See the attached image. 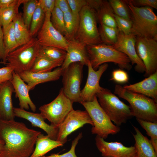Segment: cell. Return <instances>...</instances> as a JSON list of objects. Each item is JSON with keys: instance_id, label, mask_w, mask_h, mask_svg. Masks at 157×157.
<instances>
[{"instance_id": "6da1fadb", "label": "cell", "mask_w": 157, "mask_h": 157, "mask_svg": "<svg viewBox=\"0 0 157 157\" xmlns=\"http://www.w3.org/2000/svg\"><path fill=\"white\" fill-rule=\"evenodd\" d=\"M41 133L23 122L0 119V138L5 142L0 157H30Z\"/></svg>"}, {"instance_id": "7a4b0ae2", "label": "cell", "mask_w": 157, "mask_h": 157, "mask_svg": "<svg viewBox=\"0 0 157 157\" xmlns=\"http://www.w3.org/2000/svg\"><path fill=\"white\" fill-rule=\"evenodd\" d=\"M114 93L129 103L132 115L136 119L157 122V101L145 95L128 90L119 85H115Z\"/></svg>"}, {"instance_id": "3957f363", "label": "cell", "mask_w": 157, "mask_h": 157, "mask_svg": "<svg viewBox=\"0 0 157 157\" xmlns=\"http://www.w3.org/2000/svg\"><path fill=\"white\" fill-rule=\"evenodd\" d=\"M131 14V33L136 37L157 40V16L150 7H137L125 0Z\"/></svg>"}, {"instance_id": "277c9868", "label": "cell", "mask_w": 157, "mask_h": 157, "mask_svg": "<svg viewBox=\"0 0 157 157\" xmlns=\"http://www.w3.org/2000/svg\"><path fill=\"white\" fill-rule=\"evenodd\" d=\"M86 49L89 61L95 70L101 65L110 62L117 64L122 69L130 70L132 68L129 57L115 49L113 45L101 44L87 46Z\"/></svg>"}, {"instance_id": "5b68a950", "label": "cell", "mask_w": 157, "mask_h": 157, "mask_svg": "<svg viewBox=\"0 0 157 157\" xmlns=\"http://www.w3.org/2000/svg\"><path fill=\"white\" fill-rule=\"evenodd\" d=\"M101 108L110 120L119 126L133 116L129 106L121 101L111 91L102 88L96 94Z\"/></svg>"}, {"instance_id": "8992f818", "label": "cell", "mask_w": 157, "mask_h": 157, "mask_svg": "<svg viewBox=\"0 0 157 157\" xmlns=\"http://www.w3.org/2000/svg\"><path fill=\"white\" fill-rule=\"evenodd\" d=\"M41 46L37 38L33 37L28 42L7 55L6 65L13 67L18 74L30 71L39 55Z\"/></svg>"}, {"instance_id": "52a82bcc", "label": "cell", "mask_w": 157, "mask_h": 157, "mask_svg": "<svg viewBox=\"0 0 157 157\" xmlns=\"http://www.w3.org/2000/svg\"><path fill=\"white\" fill-rule=\"evenodd\" d=\"M80 103L85 108L93 122L92 134L105 139L110 134L115 135L119 132L120 127L112 123L101 107L96 95L92 101Z\"/></svg>"}, {"instance_id": "ba28073f", "label": "cell", "mask_w": 157, "mask_h": 157, "mask_svg": "<svg viewBox=\"0 0 157 157\" xmlns=\"http://www.w3.org/2000/svg\"><path fill=\"white\" fill-rule=\"evenodd\" d=\"M80 23L75 39L86 46L102 44L98 28L95 12L88 4L84 6L79 13Z\"/></svg>"}, {"instance_id": "9c48e42d", "label": "cell", "mask_w": 157, "mask_h": 157, "mask_svg": "<svg viewBox=\"0 0 157 157\" xmlns=\"http://www.w3.org/2000/svg\"><path fill=\"white\" fill-rule=\"evenodd\" d=\"M73 103L65 94L63 88L57 97L51 102L40 106V113L51 124L58 127L73 109Z\"/></svg>"}, {"instance_id": "30bf717a", "label": "cell", "mask_w": 157, "mask_h": 157, "mask_svg": "<svg viewBox=\"0 0 157 157\" xmlns=\"http://www.w3.org/2000/svg\"><path fill=\"white\" fill-rule=\"evenodd\" d=\"M84 65L75 62L64 69L62 75L63 92L73 103L80 102V85Z\"/></svg>"}, {"instance_id": "8fae6325", "label": "cell", "mask_w": 157, "mask_h": 157, "mask_svg": "<svg viewBox=\"0 0 157 157\" xmlns=\"http://www.w3.org/2000/svg\"><path fill=\"white\" fill-rule=\"evenodd\" d=\"M135 48L145 67L144 76L147 77L157 71V40L136 37Z\"/></svg>"}, {"instance_id": "7c38bea8", "label": "cell", "mask_w": 157, "mask_h": 157, "mask_svg": "<svg viewBox=\"0 0 157 157\" xmlns=\"http://www.w3.org/2000/svg\"><path fill=\"white\" fill-rule=\"evenodd\" d=\"M86 124H93L88 112L86 111L74 109L67 115L58 127L56 140L65 144L68 135Z\"/></svg>"}, {"instance_id": "4fadbf2b", "label": "cell", "mask_w": 157, "mask_h": 157, "mask_svg": "<svg viewBox=\"0 0 157 157\" xmlns=\"http://www.w3.org/2000/svg\"><path fill=\"white\" fill-rule=\"evenodd\" d=\"M51 13H45L44 22L37 38L42 46L55 47L66 51L68 41L53 26L51 21Z\"/></svg>"}, {"instance_id": "5bb4252c", "label": "cell", "mask_w": 157, "mask_h": 157, "mask_svg": "<svg viewBox=\"0 0 157 157\" xmlns=\"http://www.w3.org/2000/svg\"><path fill=\"white\" fill-rule=\"evenodd\" d=\"M136 37L132 34L126 35L119 31L117 40L114 47L124 53L130 59L132 65L135 64V71L139 73L145 72V67L137 53L135 48Z\"/></svg>"}, {"instance_id": "9a60e30c", "label": "cell", "mask_w": 157, "mask_h": 157, "mask_svg": "<svg viewBox=\"0 0 157 157\" xmlns=\"http://www.w3.org/2000/svg\"><path fill=\"white\" fill-rule=\"evenodd\" d=\"M87 66L88 77L84 88L81 91L79 103L92 101L96 94L101 90L102 87L99 85L100 80L103 73L107 70L108 65L104 63L100 66L96 70L92 68L89 61Z\"/></svg>"}, {"instance_id": "2e32d148", "label": "cell", "mask_w": 157, "mask_h": 157, "mask_svg": "<svg viewBox=\"0 0 157 157\" xmlns=\"http://www.w3.org/2000/svg\"><path fill=\"white\" fill-rule=\"evenodd\" d=\"M95 140L97 147L104 157H135L134 146L128 147L121 142H107L98 135Z\"/></svg>"}, {"instance_id": "e0dca14e", "label": "cell", "mask_w": 157, "mask_h": 157, "mask_svg": "<svg viewBox=\"0 0 157 157\" xmlns=\"http://www.w3.org/2000/svg\"><path fill=\"white\" fill-rule=\"evenodd\" d=\"M14 112L15 117L26 119L33 126L38 127L44 131L50 138L56 140L58 128L46 123L45 122V119L40 113L31 112L17 108H14Z\"/></svg>"}, {"instance_id": "ac0fdd59", "label": "cell", "mask_w": 157, "mask_h": 157, "mask_svg": "<svg viewBox=\"0 0 157 157\" xmlns=\"http://www.w3.org/2000/svg\"><path fill=\"white\" fill-rule=\"evenodd\" d=\"M63 70L60 67L50 72L37 73L29 71L18 74L24 81L27 83L30 91L39 84L58 80L62 76Z\"/></svg>"}, {"instance_id": "d6986e66", "label": "cell", "mask_w": 157, "mask_h": 157, "mask_svg": "<svg viewBox=\"0 0 157 157\" xmlns=\"http://www.w3.org/2000/svg\"><path fill=\"white\" fill-rule=\"evenodd\" d=\"M68 41L66 56L61 67L64 69L71 64L78 62L87 66L89 60L86 46L76 39Z\"/></svg>"}, {"instance_id": "ffe728a7", "label": "cell", "mask_w": 157, "mask_h": 157, "mask_svg": "<svg viewBox=\"0 0 157 157\" xmlns=\"http://www.w3.org/2000/svg\"><path fill=\"white\" fill-rule=\"evenodd\" d=\"M14 89L11 83L8 81L0 85V119L14 120L12 95Z\"/></svg>"}, {"instance_id": "44dd1931", "label": "cell", "mask_w": 157, "mask_h": 157, "mask_svg": "<svg viewBox=\"0 0 157 157\" xmlns=\"http://www.w3.org/2000/svg\"><path fill=\"white\" fill-rule=\"evenodd\" d=\"M87 0L88 4L94 10L97 22L100 24L109 27L117 28L115 14L108 1Z\"/></svg>"}, {"instance_id": "7402d4cb", "label": "cell", "mask_w": 157, "mask_h": 157, "mask_svg": "<svg viewBox=\"0 0 157 157\" xmlns=\"http://www.w3.org/2000/svg\"><path fill=\"white\" fill-rule=\"evenodd\" d=\"M10 81L13 86L15 97L19 99V108L26 110L30 108L33 112H35L36 107L30 97L28 85L14 71L13 73L12 79Z\"/></svg>"}, {"instance_id": "603a6c76", "label": "cell", "mask_w": 157, "mask_h": 157, "mask_svg": "<svg viewBox=\"0 0 157 157\" xmlns=\"http://www.w3.org/2000/svg\"><path fill=\"white\" fill-rule=\"evenodd\" d=\"M123 87L157 101V71L141 81L132 84L126 85Z\"/></svg>"}, {"instance_id": "cb8c5ba5", "label": "cell", "mask_w": 157, "mask_h": 157, "mask_svg": "<svg viewBox=\"0 0 157 157\" xmlns=\"http://www.w3.org/2000/svg\"><path fill=\"white\" fill-rule=\"evenodd\" d=\"M133 127L136 132L135 134H133L135 141V157H157V154L149 140L142 134L138 128Z\"/></svg>"}, {"instance_id": "d4e9b609", "label": "cell", "mask_w": 157, "mask_h": 157, "mask_svg": "<svg viewBox=\"0 0 157 157\" xmlns=\"http://www.w3.org/2000/svg\"><path fill=\"white\" fill-rule=\"evenodd\" d=\"M35 144V148L30 157H42L54 148L63 146L64 144L52 140L47 135L41 133L38 136Z\"/></svg>"}, {"instance_id": "484cf974", "label": "cell", "mask_w": 157, "mask_h": 157, "mask_svg": "<svg viewBox=\"0 0 157 157\" xmlns=\"http://www.w3.org/2000/svg\"><path fill=\"white\" fill-rule=\"evenodd\" d=\"M13 22L15 37L19 46L29 42L33 37L24 22L22 13H19L17 14Z\"/></svg>"}, {"instance_id": "4316f807", "label": "cell", "mask_w": 157, "mask_h": 157, "mask_svg": "<svg viewBox=\"0 0 157 157\" xmlns=\"http://www.w3.org/2000/svg\"><path fill=\"white\" fill-rule=\"evenodd\" d=\"M64 17L65 28L64 36L68 40L75 39L79 26V14L71 11L64 13Z\"/></svg>"}, {"instance_id": "83f0119b", "label": "cell", "mask_w": 157, "mask_h": 157, "mask_svg": "<svg viewBox=\"0 0 157 157\" xmlns=\"http://www.w3.org/2000/svg\"><path fill=\"white\" fill-rule=\"evenodd\" d=\"M25 0H16L8 7L0 8V25L2 29L6 28L13 21L19 13V8Z\"/></svg>"}, {"instance_id": "f1b7e54d", "label": "cell", "mask_w": 157, "mask_h": 157, "mask_svg": "<svg viewBox=\"0 0 157 157\" xmlns=\"http://www.w3.org/2000/svg\"><path fill=\"white\" fill-rule=\"evenodd\" d=\"M66 55V51L56 47L42 46L39 55L52 61L63 63Z\"/></svg>"}, {"instance_id": "f546056e", "label": "cell", "mask_w": 157, "mask_h": 157, "mask_svg": "<svg viewBox=\"0 0 157 157\" xmlns=\"http://www.w3.org/2000/svg\"><path fill=\"white\" fill-rule=\"evenodd\" d=\"M63 63L50 61L38 55L30 71L37 73L50 72L53 68L61 66Z\"/></svg>"}, {"instance_id": "4dcf8cb0", "label": "cell", "mask_w": 157, "mask_h": 157, "mask_svg": "<svg viewBox=\"0 0 157 157\" xmlns=\"http://www.w3.org/2000/svg\"><path fill=\"white\" fill-rule=\"evenodd\" d=\"M98 30L102 44L113 45L115 44L119 32L117 28L109 27L102 24H100Z\"/></svg>"}, {"instance_id": "1f68e13d", "label": "cell", "mask_w": 157, "mask_h": 157, "mask_svg": "<svg viewBox=\"0 0 157 157\" xmlns=\"http://www.w3.org/2000/svg\"><path fill=\"white\" fill-rule=\"evenodd\" d=\"M2 29L4 44L7 56L8 53L19 46L15 37L13 22H11L6 28Z\"/></svg>"}, {"instance_id": "d6a6232c", "label": "cell", "mask_w": 157, "mask_h": 157, "mask_svg": "<svg viewBox=\"0 0 157 157\" xmlns=\"http://www.w3.org/2000/svg\"><path fill=\"white\" fill-rule=\"evenodd\" d=\"M108 1L115 15L131 20L130 11L125 0H109Z\"/></svg>"}, {"instance_id": "836d02e7", "label": "cell", "mask_w": 157, "mask_h": 157, "mask_svg": "<svg viewBox=\"0 0 157 157\" xmlns=\"http://www.w3.org/2000/svg\"><path fill=\"white\" fill-rule=\"evenodd\" d=\"M45 14L38 3L37 8L32 16L29 30L32 36L36 34L40 29L44 22Z\"/></svg>"}, {"instance_id": "e575fe53", "label": "cell", "mask_w": 157, "mask_h": 157, "mask_svg": "<svg viewBox=\"0 0 157 157\" xmlns=\"http://www.w3.org/2000/svg\"><path fill=\"white\" fill-rule=\"evenodd\" d=\"M38 0H25L23 4L22 17L25 24L29 29L33 14L37 8Z\"/></svg>"}, {"instance_id": "d590c367", "label": "cell", "mask_w": 157, "mask_h": 157, "mask_svg": "<svg viewBox=\"0 0 157 157\" xmlns=\"http://www.w3.org/2000/svg\"><path fill=\"white\" fill-rule=\"evenodd\" d=\"M51 21L54 27L64 36L65 28L64 13L55 7L51 13Z\"/></svg>"}, {"instance_id": "8d00e7d4", "label": "cell", "mask_w": 157, "mask_h": 157, "mask_svg": "<svg viewBox=\"0 0 157 157\" xmlns=\"http://www.w3.org/2000/svg\"><path fill=\"white\" fill-rule=\"evenodd\" d=\"M142 127L146 131L151 140H157V122H152L136 119Z\"/></svg>"}, {"instance_id": "74e56055", "label": "cell", "mask_w": 157, "mask_h": 157, "mask_svg": "<svg viewBox=\"0 0 157 157\" xmlns=\"http://www.w3.org/2000/svg\"><path fill=\"white\" fill-rule=\"evenodd\" d=\"M115 17L117 28L119 31L126 35L131 33V20L126 19L115 14Z\"/></svg>"}, {"instance_id": "f35d334b", "label": "cell", "mask_w": 157, "mask_h": 157, "mask_svg": "<svg viewBox=\"0 0 157 157\" xmlns=\"http://www.w3.org/2000/svg\"><path fill=\"white\" fill-rule=\"evenodd\" d=\"M82 137V133H80L72 141L70 149L67 152L61 154H59L58 153L53 154L48 156H44L41 157H77L75 153V148L79 140Z\"/></svg>"}, {"instance_id": "ab89813d", "label": "cell", "mask_w": 157, "mask_h": 157, "mask_svg": "<svg viewBox=\"0 0 157 157\" xmlns=\"http://www.w3.org/2000/svg\"><path fill=\"white\" fill-rule=\"evenodd\" d=\"M129 80V75L123 69L114 70L112 72V77L110 80L120 83H127Z\"/></svg>"}, {"instance_id": "60d3db41", "label": "cell", "mask_w": 157, "mask_h": 157, "mask_svg": "<svg viewBox=\"0 0 157 157\" xmlns=\"http://www.w3.org/2000/svg\"><path fill=\"white\" fill-rule=\"evenodd\" d=\"M14 71L13 68L8 65L0 68V85L12 80Z\"/></svg>"}, {"instance_id": "b9f144b4", "label": "cell", "mask_w": 157, "mask_h": 157, "mask_svg": "<svg viewBox=\"0 0 157 157\" xmlns=\"http://www.w3.org/2000/svg\"><path fill=\"white\" fill-rule=\"evenodd\" d=\"M71 11L74 13L79 14L81 10L88 5L87 0H67Z\"/></svg>"}, {"instance_id": "7bdbcfd3", "label": "cell", "mask_w": 157, "mask_h": 157, "mask_svg": "<svg viewBox=\"0 0 157 157\" xmlns=\"http://www.w3.org/2000/svg\"><path fill=\"white\" fill-rule=\"evenodd\" d=\"M132 4L137 7H150L157 9V0H130Z\"/></svg>"}, {"instance_id": "ee69618b", "label": "cell", "mask_w": 157, "mask_h": 157, "mask_svg": "<svg viewBox=\"0 0 157 157\" xmlns=\"http://www.w3.org/2000/svg\"><path fill=\"white\" fill-rule=\"evenodd\" d=\"M55 0H39L38 4L45 14L51 13L55 7Z\"/></svg>"}, {"instance_id": "f6af8a7d", "label": "cell", "mask_w": 157, "mask_h": 157, "mask_svg": "<svg viewBox=\"0 0 157 157\" xmlns=\"http://www.w3.org/2000/svg\"><path fill=\"white\" fill-rule=\"evenodd\" d=\"M6 54L3 42V34L2 27L0 25V60L6 64H7L6 60Z\"/></svg>"}, {"instance_id": "bcb514c9", "label": "cell", "mask_w": 157, "mask_h": 157, "mask_svg": "<svg viewBox=\"0 0 157 157\" xmlns=\"http://www.w3.org/2000/svg\"><path fill=\"white\" fill-rule=\"evenodd\" d=\"M55 6L64 13L71 11L67 0H55Z\"/></svg>"}, {"instance_id": "7dc6e473", "label": "cell", "mask_w": 157, "mask_h": 157, "mask_svg": "<svg viewBox=\"0 0 157 157\" xmlns=\"http://www.w3.org/2000/svg\"><path fill=\"white\" fill-rule=\"evenodd\" d=\"M16 0H0V8L9 6L14 3Z\"/></svg>"}, {"instance_id": "c3c4849f", "label": "cell", "mask_w": 157, "mask_h": 157, "mask_svg": "<svg viewBox=\"0 0 157 157\" xmlns=\"http://www.w3.org/2000/svg\"><path fill=\"white\" fill-rule=\"evenodd\" d=\"M5 144V142L3 140L0 138V156L3 150Z\"/></svg>"}, {"instance_id": "681fc988", "label": "cell", "mask_w": 157, "mask_h": 157, "mask_svg": "<svg viewBox=\"0 0 157 157\" xmlns=\"http://www.w3.org/2000/svg\"><path fill=\"white\" fill-rule=\"evenodd\" d=\"M0 64H6L4 62H3L2 61H0Z\"/></svg>"}, {"instance_id": "f907efd6", "label": "cell", "mask_w": 157, "mask_h": 157, "mask_svg": "<svg viewBox=\"0 0 157 157\" xmlns=\"http://www.w3.org/2000/svg\"></svg>"}]
</instances>
